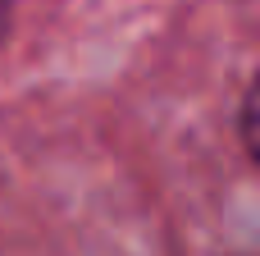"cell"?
<instances>
[{
  "mask_svg": "<svg viewBox=\"0 0 260 256\" xmlns=\"http://www.w3.org/2000/svg\"><path fill=\"white\" fill-rule=\"evenodd\" d=\"M9 9H14V5L0 0V41H5V32H9Z\"/></svg>",
  "mask_w": 260,
  "mask_h": 256,
  "instance_id": "6da1fadb",
  "label": "cell"
}]
</instances>
